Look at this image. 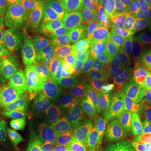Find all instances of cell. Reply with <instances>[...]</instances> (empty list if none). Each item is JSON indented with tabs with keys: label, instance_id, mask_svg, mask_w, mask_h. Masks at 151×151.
<instances>
[{
	"label": "cell",
	"instance_id": "1",
	"mask_svg": "<svg viewBox=\"0 0 151 151\" xmlns=\"http://www.w3.org/2000/svg\"><path fill=\"white\" fill-rule=\"evenodd\" d=\"M58 26L42 7L18 11L9 35L11 51L19 56L43 57L53 45Z\"/></svg>",
	"mask_w": 151,
	"mask_h": 151
},
{
	"label": "cell",
	"instance_id": "2",
	"mask_svg": "<svg viewBox=\"0 0 151 151\" xmlns=\"http://www.w3.org/2000/svg\"><path fill=\"white\" fill-rule=\"evenodd\" d=\"M47 70L38 60L19 56L9 62L8 80L12 97L22 104L35 102L43 93Z\"/></svg>",
	"mask_w": 151,
	"mask_h": 151
},
{
	"label": "cell",
	"instance_id": "3",
	"mask_svg": "<svg viewBox=\"0 0 151 151\" xmlns=\"http://www.w3.org/2000/svg\"><path fill=\"white\" fill-rule=\"evenodd\" d=\"M72 103L62 82L53 73H50L48 86L44 97L45 122L51 134L66 129L71 121Z\"/></svg>",
	"mask_w": 151,
	"mask_h": 151
},
{
	"label": "cell",
	"instance_id": "4",
	"mask_svg": "<svg viewBox=\"0 0 151 151\" xmlns=\"http://www.w3.org/2000/svg\"><path fill=\"white\" fill-rule=\"evenodd\" d=\"M35 141V128L25 113L0 115V143L5 151H25Z\"/></svg>",
	"mask_w": 151,
	"mask_h": 151
},
{
	"label": "cell",
	"instance_id": "5",
	"mask_svg": "<svg viewBox=\"0 0 151 151\" xmlns=\"http://www.w3.org/2000/svg\"><path fill=\"white\" fill-rule=\"evenodd\" d=\"M88 5L61 22L57 28L53 46L65 58L74 57L82 44L88 16Z\"/></svg>",
	"mask_w": 151,
	"mask_h": 151
},
{
	"label": "cell",
	"instance_id": "6",
	"mask_svg": "<svg viewBox=\"0 0 151 151\" xmlns=\"http://www.w3.org/2000/svg\"><path fill=\"white\" fill-rule=\"evenodd\" d=\"M128 52L124 42L113 39L102 43L83 46L80 50L78 61L88 70L98 73L109 60Z\"/></svg>",
	"mask_w": 151,
	"mask_h": 151
},
{
	"label": "cell",
	"instance_id": "7",
	"mask_svg": "<svg viewBox=\"0 0 151 151\" xmlns=\"http://www.w3.org/2000/svg\"><path fill=\"white\" fill-rule=\"evenodd\" d=\"M109 94L103 89L95 92L72 105L71 121L86 120L102 123L109 115Z\"/></svg>",
	"mask_w": 151,
	"mask_h": 151
},
{
	"label": "cell",
	"instance_id": "8",
	"mask_svg": "<svg viewBox=\"0 0 151 151\" xmlns=\"http://www.w3.org/2000/svg\"><path fill=\"white\" fill-rule=\"evenodd\" d=\"M60 81L72 104L103 89V81L77 70L67 71Z\"/></svg>",
	"mask_w": 151,
	"mask_h": 151
},
{
	"label": "cell",
	"instance_id": "9",
	"mask_svg": "<svg viewBox=\"0 0 151 151\" xmlns=\"http://www.w3.org/2000/svg\"><path fill=\"white\" fill-rule=\"evenodd\" d=\"M147 104L148 97L146 92L140 89L116 92L110 94L108 97L109 114L117 116L124 121L132 112L146 108Z\"/></svg>",
	"mask_w": 151,
	"mask_h": 151
},
{
	"label": "cell",
	"instance_id": "10",
	"mask_svg": "<svg viewBox=\"0 0 151 151\" xmlns=\"http://www.w3.org/2000/svg\"><path fill=\"white\" fill-rule=\"evenodd\" d=\"M113 39L119 40V32L116 28L107 19L88 5V16L82 45L102 43Z\"/></svg>",
	"mask_w": 151,
	"mask_h": 151
},
{
	"label": "cell",
	"instance_id": "11",
	"mask_svg": "<svg viewBox=\"0 0 151 151\" xmlns=\"http://www.w3.org/2000/svg\"><path fill=\"white\" fill-rule=\"evenodd\" d=\"M124 44L128 53L138 60L151 55V24L138 25L131 22Z\"/></svg>",
	"mask_w": 151,
	"mask_h": 151
},
{
	"label": "cell",
	"instance_id": "12",
	"mask_svg": "<svg viewBox=\"0 0 151 151\" xmlns=\"http://www.w3.org/2000/svg\"><path fill=\"white\" fill-rule=\"evenodd\" d=\"M89 7L107 19L118 30L119 40L125 41L131 21L119 4L113 0H94Z\"/></svg>",
	"mask_w": 151,
	"mask_h": 151
},
{
	"label": "cell",
	"instance_id": "13",
	"mask_svg": "<svg viewBox=\"0 0 151 151\" xmlns=\"http://www.w3.org/2000/svg\"><path fill=\"white\" fill-rule=\"evenodd\" d=\"M140 85V77L137 67L116 72L103 78V89L109 95L139 89Z\"/></svg>",
	"mask_w": 151,
	"mask_h": 151
},
{
	"label": "cell",
	"instance_id": "14",
	"mask_svg": "<svg viewBox=\"0 0 151 151\" xmlns=\"http://www.w3.org/2000/svg\"><path fill=\"white\" fill-rule=\"evenodd\" d=\"M78 151H99L98 135L89 129L82 120L70 121L66 128Z\"/></svg>",
	"mask_w": 151,
	"mask_h": 151
},
{
	"label": "cell",
	"instance_id": "15",
	"mask_svg": "<svg viewBox=\"0 0 151 151\" xmlns=\"http://www.w3.org/2000/svg\"><path fill=\"white\" fill-rule=\"evenodd\" d=\"M130 21L138 25L151 24V0H113Z\"/></svg>",
	"mask_w": 151,
	"mask_h": 151
},
{
	"label": "cell",
	"instance_id": "16",
	"mask_svg": "<svg viewBox=\"0 0 151 151\" xmlns=\"http://www.w3.org/2000/svg\"><path fill=\"white\" fill-rule=\"evenodd\" d=\"M88 4H89L82 1L65 2L62 0H50L44 4L42 8L49 16L60 24Z\"/></svg>",
	"mask_w": 151,
	"mask_h": 151
},
{
	"label": "cell",
	"instance_id": "17",
	"mask_svg": "<svg viewBox=\"0 0 151 151\" xmlns=\"http://www.w3.org/2000/svg\"><path fill=\"white\" fill-rule=\"evenodd\" d=\"M123 119L109 114L101 124L98 133L99 151H109L119 133Z\"/></svg>",
	"mask_w": 151,
	"mask_h": 151
},
{
	"label": "cell",
	"instance_id": "18",
	"mask_svg": "<svg viewBox=\"0 0 151 151\" xmlns=\"http://www.w3.org/2000/svg\"><path fill=\"white\" fill-rule=\"evenodd\" d=\"M139 61V60L135 59L129 53L126 52L107 62L100 69L97 74L101 76L103 78L107 76L116 73V72L131 70L137 67Z\"/></svg>",
	"mask_w": 151,
	"mask_h": 151
},
{
	"label": "cell",
	"instance_id": "19",
	"mask_svg": "<svg viewBox=\"0 0 151 151\" xmlns=\"http://www.w3.org/2000/svg\"><path fill=\"white\" fill-rule=\"evenodd\" d=\"M9 35L6 33L0 34V88L12 96L10 86L8 80V68L9 65V54L8 46Z\"/></svg>",
	"mask_w": 151,
	"mask_h": 151
},
{
	"label": "cell",
	"instance_id": "20",
	"mask_svg": "<svg viewBox=\"0 0 151 151\" xmlns=\"http://www.w3.org/2000/svg\"><path fill=\"white\" fill-rule=\"evenodd\" d=\"M50 151H78L74 145L67 129L52 135L50 145Z\"/></svg>",
	"mask_w": 151,
	"mask_h": 151
},
{
	"label": "cell",
	"instance_id": "21",
	"mask_svg": "<svg viewBox=\"0 0 151 151\" xmlns=\"http://www.w3.org/2000/svg\"><path fill=\"white\" fill-rule=\"evenodd\" d=\"M16 15V9L12 0H0V33H5Z\"/></svg>",
	"mask_w": 151,
	"mask_h": 151
},
{
	"label": "cell",
	"instance_id": "22",
	"mask_svg": "<svg viewBox=\"0 0 151 151\" xmlns=\"http://www.w3.org/2000/svg\"><path fill=\"white\" fill-rule=\"evenodd\" d=\"M150 119L151 115L149 109L147 108H142L134 110L130 113L129 116L126 119V122L145 133Z\"/></svg>",
	"mask_w": 151,
	"mask_h": 151
},
{
	"label": "cell",
	"instance_id": "23",
	"mask_svg": "<svg viewBox=\"0 0 151 151\" xmlns=\"http://www.w3.org/2000/svg\"><path fill=\"white\" fill-rule=\"evenodd\" d=\"M19 108V103L4 90L0 88V115H6L18 112Z\"/></svg>",
	"mask_w": 151,
	"mask_h": 151
},
{
	"label": "cell",
	"instance_id": "24",
	"mask_svg": "<svg viewBox=\"0 0 151 151\" xmlns=\"http://www.w3.org/2000/svg\"><path fill=\"white\" fill-rule=\"evenodd\" d=\"M142 86H151V55L140 60L137 65Z\"/></svg>",
	"mask_w": 151,
	"mask_h": 151
},
{
	"label": "cell",
	"instance_id": "25",
	"mask_svg": "<svg viewBox=\"0 0 151 151\" xmlns=\"http://www.w3.org/2000/svg\"><path fill=\"white\" fill-rule=\"evenodd\" d=\"M126 136H128L131 140L138 145L145 146L146 148L147 145V137L145 132L137 129L127 123L126 126Z\"/></svg>",
	"mask_w": 151,
	"mask_h": 151
},
{
	"label": "cell",
	"instance_id": "26",
	"mask_svg": "<svg viewBox=\"0 0 151 151\" xmlns=\"http://www.w3.org/2000/svg\"><path fill=\"white\" fill-rule=\"evenodd\" d=\"M126 126L127 122L123 121V123L120 126L119 133L117 134V137L113 142V145L111 147L109 151H123L124 150V145L125 137H126Z\"/></svg>",
	"mask_w": 151,
	"mask_h": 151
},
{
	"label": "cell",
	"instance_id": "27",
	"mask_svg": "<svg viewBox=\"0 0 151 151\" xmlns=\"http://www.w3.org/2000/svg\"><path fill=\"white\" fill-rule=\"evenodd\" d=\"M16 13L18 11L30 9V8H37V7H43L44 2L42 0H12Z\"/></svg>",
	"mask_w": 151,
	"mask_h": 151
},
{
	"label": "cell",
	"instance_id": "28",
	"mask_svg": "<svg viewBox=\"0 0 151 151\" xmlns=\"http://www.w3.org/2000/svg\"><path fill=\"white\" fill-rule=\"evenodd\" d=\"M146 148L145 146L138 145V144H136L134 142H133L128 136L125 137L124 150L123 151H143Z\"/></svg>",
	"mask_w": 151,
	"mask_h": 151
},
{
	"label": "cell",
	"instance_id": "29",
	"mask_svg": "<svg viewBox=\"0 0 151 151\" xmlns=\"http://www.w3.org/2000/svg\"><path fill=\"white\" fill-rule=\"evenodd\" d=\"M25 151H50V146L44 139H38L34 142Z\"/></svg>",
	"mask_w": 151,
	"mask_h": 151
},
{
	"label": "cell",
	"instance_id": "30",
	"mask_svg": "<svg viewBox=\"0 0 151 151\" xmlns=\"http://www.w3.org/2000/svg\"><path fill=\"white\" fill-rule=\"evenodd\" d=\"M146 137H147V145H146V148L151 150V119L149 123V125L147 127L145 131Z\"/></svg>",
	"mask_w": 151,
	"mask_h": 151
},
{
	"label": "cell",
	"instance_id": "31",
	"mask_svg": "<svg viewBox=\"0 0 151 151\" xmlns=\"http://www.w3.org/2000/svg\"><path fill=\"white\" fill-rule=\"evenodd\" d=\"M146 94H147V97H148V101L151 100V86L145 91Z\"/></svg>",
	"mask_w": 151,
	"mask_h": 151
},
{
	"label": "cell",
	"instance_id": "32",
	"mask_svg": "<svg viewBox=\"0 0 151 151\" xmlns=\"http://www.w3.org/2000/svg\"><path fill=\"white\" fill-rule=\"evenodd\" d=\"M146 108L149 109V111H150V113L151 115V100L148 101V104H147V107H146Z\"/></svg>",
	"mask_w": 151,
	"mask_h": 151
},
{
	"label": "cell",
	"instance_id": "33",
	"mask_svg": "<svg viewBox=\"0 0 151 151\" xmlns=\"http://www.w3.org/2000/svg\"><path fill=\"white\" fill-rule=\"evenodd\" d=\"M78 1H82V2H86V3H87V4H91L92 2H93L94 0H78Z\"/></svg>",
	"mask_w": 151,
	"mask_h": 151
},
{
	"label": "cell",
	"instance_id": "34",
	"mask_svg": "<svg viewBox=\"0 0 151 151\" xmlns=\"http://www.w3.org/2000/svg\"><path fill=\"white\" fill-rule=\"evenodd\" d=\"M0 151H5V150L4 149V147L1 145V143H0Z\"/></svg>",
	"mask_w": 151,
	"mask_h": 151
},
{
	"label": "cell",
	"instance_id": "35",
	"mask_svg": "<svg viewBox=\"0 0 151 151\" xmlns=\"http://www.w3.org/2000/svg\"><path fill=\"white\" fill-rule=\"evenodd\" d=\"M62 1H65V2H75V1H78V0H62Z\"/></svg>",
	"mask_w": 151,
	"mask_h": 151
},
{
	"label": "cell",
	"instance_id": "36",
	"mask_svg": "<svg viewBox=\"0 0 151 151\" xmlns=\"http://www.w3.org/2000/svg\"><path fill=\"white\" fill-rule=\"evenodd\" d=\"M143 151H151V150H149V149H147V148H146L145 150H144Z\"/></svg>",
	"mask_w": 151,
	"mask_h": 151
},
{
	"label": "cell",
	"instance_id": "37",
	"mask_svg": "<svg viewBox=\"0 0 151 151\" xmlns=\"http://www.w3.org/2000/svg\"><path fill=\"white\" fill-rule=\"evenodd\" d=\"M42 1H43V2H44V4H45V3L48 2V1H50V0H42Z\"/></svg>",
	"mask_w": 151,
	"mask_h": 151
}]
</instances>
